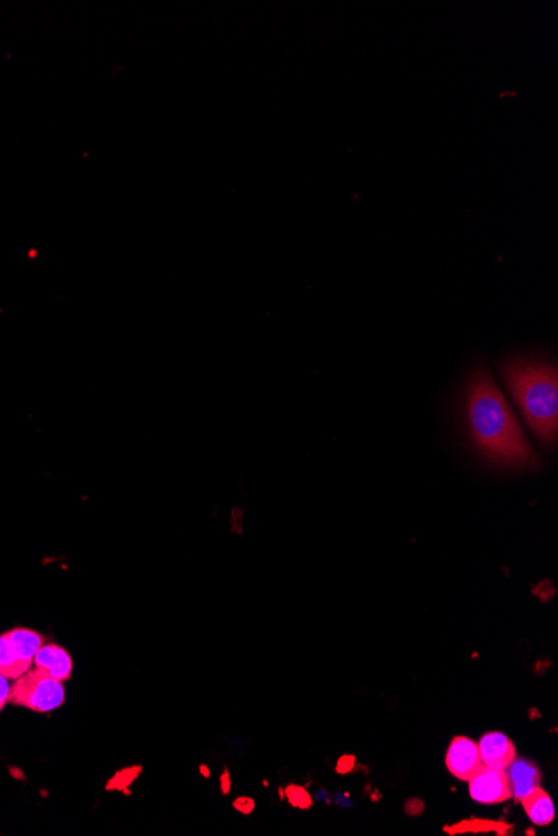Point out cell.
<instances>
[{
    "mask_svg": "<svg viewBox=\"0 0 558 836\" xmlns=\"http://www.w3.org/2000/svg\"><path fill=\"white\" fill-rule=\"evenodd\" d=\"M31 666L17 655L16 648L12 645L7 633L0 635V675L6 676L9 680H16L26 671L31 670Z\"/></svg>",
    "mask_w": 558,
    "mask_h": 836,
    "instance_id": "cell-10",
    "label": "cell"
},
{
    "mask_svg": "<svg viewBox=\"0 0 558 836\" xmlns=\"http://www.w3.org/2000/svg\"><path fill=\"white\" fill-rule=\"evenodd\" d=\"M66 701V688L62 681L34 668L19 676L11 688L12 705L22 706L36 713H51Z\"/></svg>",
    "mask_w": 558,
    "mask_h": 836,
    "instance_id": "cell-3",
    "label": "cell"
},
{
    "mask_svg": "<svg viewBox=\"0 0 558 836\" xmlns=\"http://www.w3.org/2000/svg\"><path fill=\"white\" fill-rule=\"evenodd\" d=\"M497 369L533 434L545 448H553L558 433L555 363L533 356H507L498 361Z\"/></svg>",
    "mask_w": 558,
    "mask_h": 836,
    "instance_id": "cell-2",
    "label": "cell"
},
{
    "mask_svg": "<svg viewBox=\"0 0 558 836\" xmlns=\"http://www.w3.org/2000/svg\"><path fill=\"white\" fill-rule=\"evenodd\" d=\"M286 795L290 798L291 803L298 806V808H310L311 806V796L308 795V791H306L305 788H301V786H290V788L286 790Z\"/></svg>",
    "mask_w": 558,
    "mask_h": 836,
    "instance_id": "cell-13",
    "label": "cell"
},
{
    "mask_svg": "<svg viewBox=\"0 0 558 836\" xmlns=\"http://www.w3.org/2000/svg\"><path fill=\"white\" fill-rule=\"evenodd\" d=\"M508 830V826L505 823H497V821H490V820H470V821H462V823H458L455 826H447L445 831L450 833V835H460V833H488V831H495V833H505Z\"/></svg>",
    "mask_w": 558,
    "mask_h": 836,
    "instance_id": "cell-12",
    "label": "cell"
},
{
    "mask_svg": "<svg viewBox=\"0 0 558 836\" xmlns=\"http://www.w3.org/2000/svg\"><path fill=\"white\" fill-rule=\"evenodd\" d=\"M477 745L480 760H482V765L485 766L505 770L517 758V750H515L512 740L507 735L498 733V731L483 735L482 740L478 741Z\"/></svg>",
    "mask_w": 558,
    "mask_h": 836,
    "instance_id": "cell-6",
    "label": "cell"
},
{
    "mask_svg": "<svg viewBox=\"0 0 558 836\" xmlns=\"http://www.w3.org/2000/svg\"><path fill=\"white\" fill-rule=\"evenodd\" d=\"M468 791L473 800L483 805H495L510 800V785L507 773L500 768L483 765L475 775L468 780Z\"/></svg>",
    "mask_w": 558,
    "mask_h": 836,
    "instance_id": "cell-4",
    "label": "cell"
},
{
    "mask_svg": "<svg viewBox=\"0 0 558 836\" xmlns=\"http://www.w3.org/2000/svg\"><path fill=\"white\" fill-rule=\"evenodd\" d=\"M463 416L470 441L487 463L505 469L540 468L522 424L485 366L468 378Z\"/></svg>",
    "mask_w": 558,
    "mask_h": 836,
    "instance_id": "cell-1",
    "label": "cell"
},
{
    "mask_svg": "<svg viewBox=\"0 0 558 836\" xmlns=\"http://www.w3.org/2000/svg\"><path fill=\"white\" fill-rule=\"evenodd\" d=\"M11 688L9 678L0 675V711L6 708L7 703H11Z\"/></svg>",
    "mask_w": 558,
    "mask_h": 836,
    "instance_id": "cell-14",
    "label": "cell"
},
{
    "mask_svg": "<svg viewBox=\"0 0 558 836\" xmlns=\"http://www.w3.org/2000/svg\"><path fill=\"white\" fill-rule=\"evenodd\" d=\"M7 636L16 648L17 655L21 656L26 663L32 665L34 656L44 645V636L39 635L37 631L27 630V628H14V630L7 631Z\"/></svg>",
    "mask_w": 558,
    "mask_h": 836,
    "instance_id": "cell-11",
    "label": "cell"
},
{
    "mask_svg": "<svg viewBox=\"0 0 558 836\" xmlns=\"http://www.w3.org/2000/svg\"><path fill=\"white\" fill-rule=\"evenodd\" d=\"M447 768L457 780L468 781L482 768V760L478 753V745L467 736L453 738L448 746Z\"/></svg>",
    "mask_w": 558,
    "mask_h": 836,
    "instance_id": "cell-5",
    "label": "cell"
},
{
    "mask_svg": "<svg viewBox=\"0 0 558 836\" xmlns=\"http://www.w3.org/2000/svg\"><path fill=\"white\" fill-rule=\"evenodd\" d=\"M34 665L62 683L71 680L74 670L71 655L59 645H42L34 656Z\"/></svg>",
    "mask_w": 558,
    "mask_h": 836,
    "instance_id": "cell-8",
    "label": "cell"
},
{
    "mask_svg": "<svg viewBox=\"0 0 558 836\" xmlns=\"http://www.w3.org/2000/svg\"><path fill=\"white\" fill-rule=\"evenodd\" d=\"M505 773H507L512 798L517 801H522L525 796L530 795L542 785V773L538 770V766L525 758H515L505 768Z\"/></svg>",
    "mask_w": 558,
    "mask_h": 836,
    "instance_id": "cell-7",
    "label": "cell"
},
{
    "mask_svg": "<svg viewBox=\"0 0 558 836\" xmlns=\"http://www.w3.org/2000/svg\"><path fill=\"white\" fill-rule=\"evenodd\" d=\"M234 806L238 808V810L244 811V813H249V811L253 810L254 803L248 798H243V800H238L234 803Z\"/></svg>",
    "mask_w": 558,
    "mask_h": 836,
    "instance_id": "cell-16",
    "label": "cell"
},
{
    "mask_svg": "<svg viewBox=\"0 0 558 836\" xmlns=\"http://www.w3.org/2000/svg\"><path fill=\"white\" fill-rule=\"evenodd\" d=\"M520 803H522L523 808H525V813H527L528 818H530L535 825H550L553 818H555V806H553L552 798L548 796L547 791L542 790V786L537 788V790L532 791L530 795L525 796Z\"/></svg>",
    "mask_w": 558,
    "mask_h": 836,
    "instance_id": "cell-9",
    "label": "cell"
},
{
    "mask_svg": "<svg viewBox=\"0 0 558 836\" xmlns=\"http://www.w3.org/2000/svg\"><path fill=\"white\" fill-rule=\"evenodd\" d=\"M353 766H355V758H353V756L346 755L338 761L336 771H338V773H348V771L353 770Z\"/></svg>",
    "mask_w": 558,
    "mask_h": 836,
    "instance_id": "cell-15",
    "label": "cell"
}]
</instances>
